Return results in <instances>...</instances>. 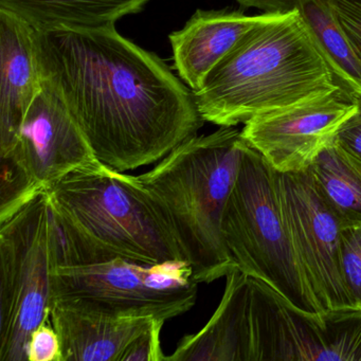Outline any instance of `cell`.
I'll return each mask as SVG.
<instances>
[{
    "mask_svg": "<svg viewBox=\"0 0 361 361\" xmlns=\"http://www.w3.org/2000/svg\"><path fill=\"white\" fill-rule=\"evenodd\" d=\"M242 12L198 10L181 30L171 33L174 68L195 92L206 75L249 29L267 18Z\"/></svg>",
    "mask_w": 361,
    "mask_h": 361,
    "instance_id": "9a60e30c",
    "label": "cell"
},
{
    "mask_svg": "<svg viewBox=\"0 0 361 361\" xmlns=\"http://www.w3.org/2000/svg\"><path fill=\"white\" fill-rule=\"evenodd\" d=\"M299 11L269 14L242 35L194 92L204 122L221 128L318 98L338 87Z\"/></svg>",
    "mask_w": 361,
    "mask_h": 361,
    "instance_id": "7a4b0ae2",
    "label": "cell"
},
{
    "mask_svg": "<svg viewBox=\"0 0 361 361\" xmlns=\"http://www.w3.org/2000/svg\"><path fill=\"white\" fill-rule=\"evenodd\" d=\"M244 8H255L269 14H289L298 11L305 0H236Z\"/></svg>",
    "mask_w": 361,
    "mask_h": 361,
    "instance_id": "cb8c5ba5",
    "label": "cell"
},
{
    "mask_svg": "<svg viewBox=\"0 0 361 361\" xmlns=\"http://www.w3.org/2000/svg\"><path fill=\"white\" fill-rule=\"evenodd\" d=\"M166 321L154 319L149 326L128 346L121 361H168L161 348V331Z\"/></svg>",
    "mask_w": 361,
    "mask_h": 361,
    "instance_id": "44dd1931",
    "label": "cell"
},
{
    "mask_svg": "<svg viewBox=\"0 0 361 361\" xmlns=\"http://www.w3.org/2000/svg\"><path fill=\"white\" fill-rule=\"evenodd\" d=\"M307 171L342 229L361 226V159L334 139Z\"/></svg>",
    "mask_w": 361,
    "mask_h": 361,
    "instance_id": "e0dca14e",
    "label": "cell"
},
{
    "mask_svg": "<svg viewBox=\"0 0 361 361\" xmlns=\"http://www.w3.org/2000/svg\"><path fill=\"white\" fill-rule=\"evenodd\" d=\"M356 107V94L338 86L318 98L252 118L242 135L276 172H303Z\"/></svg>",
    "mask_w": 361,
    "mask_h": 361,
    "instance_id": "30bf717a",
    "label": "cell"
},
{
    "mask_svg": "<svg viewBox=\"0 0 361 361\" xmlns=\"http://www.w3.org/2000/svg\"><path fill=\"white\" fill-rule=\"evenodd\" d=\"M341 259L346 286L361 308V226L342 229Z\"/></svg>",
    "mask_w": 361,
    "mask_h": 361,
    "instance_id": "d6986e66",
    "label": "cell"
},
{
    "mask_svg": "<svg viewBox=\"0 0 361 361\" xmlns=\"http://www.w3.org/2000/svg\"><path fill=\"white\" fill-rule=\"evenodd\" d=\"M54 301L118 317L168 321L195 305L198 283L185 261L149 264L114 259L56 266Z\"/></svg>",
    "mask_w": 361,
    "mask_h": 361,
    "instance_id": "52a82bcc",
    "label": "cell"
},
{
    "mask_svg": "<svg viewBox=\"0 0 361 361\" xmlns=\"http://www.w3.org/2000/svg\"><path fill=\"white\" fill-rule=\"evenodd\" d=\"M42 87L35 29L0 9V156L13 151L25 116Z\"/></svg>",
    "mask_w": 361,
    "mask_h": 361,
    "instance_id": "7c38bea8",
    "label": "cell"
},
{
    "mask_svg": "<svg viewBox=\"0 0 361 361\" xmlns=\"http://www.w3.org/2000/svg\"><path fill=\"white\" fill-rule=\"evenodd\" d=\"M56 266L46 191L0 223V361H28L31 334L50 321Z\"/></svg>",
    "mask_w": 361,
    "mask_h": 361,
    "instance_id": "8992f818",
    "label": "cell"
},
{
    "mask_svg": "<svg viewBox=\"0 0 361 361\" xmlns=\"http://www.w3.org/2000/svg\"><path fill=\"white\" fill-rule=\"evenodd\" d=\"M335 140L361 159V97H357L356 111L340 126Z\"/></svg>",
    "mask_w": 361,
    "mask_h": 361,
    "instance_id": "603a6c76",
    "label": "cell"
},
{
    "mask_svg": "<svg viewBox=\"0 0 361 361\" xmlns=\"http://www.w3.org/2000/svg\"><path fill=\"white\" fill-rule=\"evenodd\" d=\"M35 41L42 79L115 170L159 161L204 124L194 92L115 27L35 29Z\"/></svg>",
    "mask_w": 361,
    "mask_h": 361,
    "instance_id": "6da1fadb",
    "label": "cell"
},
{
    "mask_svg": "<svg viewBox=\"0 0 361 361\" xmlns=\"http://www.w3.org/2000/svg\"><path fill=\"white\" fill-rule=\"evenodd\" d=\"M250 361H361V308L307 312L249 280Z\"/></svg>",
    "mask_w": 361,
    "mask_h": 361,
    "instance_id": "ba28073f",
    "label": "cell"
},
{
    "mask_svg": "<svg viewBox=\"0 0 361 361\" xmlns=\"http://www.w3.org/2000/svg\"><path fill=\"white\" fill-rule=\"evenodd\" d=\"M153 320L92 312L62 301H54L50 312L63 361H121L128 346Z\"/></svg>",
    "mask_w": 361,
    "mask_h": 361,
    "instance_id": "4fadbf2b",
    "label": "cell"
},
{
    "mask_svg": "<svg viewBox=\"0 0 361 361\" xmlns=\"http://www.w3.org/2000/svg\"><path fill=\"white\" fill-rule=\"evenodd\" d=\"M47 195L58 266L118 257L149 264L185 261L137 176L100 161L71 173Z\"/></svg>",
    "mask_w": 361,
    "mask_h": 361,
    "instance_id": "3957f363",
    "label": "cell"
},
{
    "mask_svg": "<svg viewBox=\"0 0 361 361\" xmlns=\"http://www.w3.org/2000/svg\"><path fill=\"white\" fill-rule=\"evenodd\" d=\"M312 39L339 86L361 97V67L323 0H305L299 9Z\"/></svg>",
    "mask_w": 361,
    "mask_h": 361,
    "instance_id": "ac0fdd59",
    "label": "cell"
},
{
    "mask_svg": "<svg viewBox=\"0 0 361 361\" xmlns=\"http://www.w3.org/2000/svg\"><path fill=\"white\" fill-rule=\"evenodd\" d=\"M0 158L22 173L37 195L71 173L100 162L62 99L44 81L13 151Z\"/></svg>",
    "mask_w": 361,
    "mask_h": 361,
    "instance_id": "8fae6325",
    "label": "cell"
},
{
    "mask_svg": "<svg viewBox=\"0 0 361 361\" xmlns=\"http://www.w3.org/2000/svg\"><path fill=\"white\" fill-rule=\"evenodd\" d=\"M149 0H0L35 30H99L111 28L126 16L138 13Z\"/></svg>",
    "mask_w": 361,
    "mask_h": 361,
    "instance_id": "2e32d148",
    "label": "cell"
},
{
    "mask_svg": "<svg viewBox=\"0 0 361 361\" xmlns=\"http://www.w3.org/2000/svg\"><path fill=\"white\" fill-rule=\"evenodd\" d=\"M247 145L233 126L195 135L137 176L198 284L238 269L224 240L221 219Z\"/></svg>",
    "mask_w": 361,
    "mask_h": 361,
    "instance_id": "277c9868",
    "label": "cell"
},
{
    "mask_svg": "<svg viewBox=\"0 0 361 361\" xmlns=\"http://www.w3.org/2000/svg\"><path fill=\"white\" fill-rule=\"evenodd\" d=\"M361 67V0H323Z\"/></svg>",
    "mask_w": 361,
    "mask_h": 361,
    "instance_id": "ffe728a7",
    "label": "cell"
},
{
    "mask_svg": "<svg viewBox=\"0 0 361 361\" xmlns=\"http://www.w3.org/2000/svg\"><path fill=\"white\" fill-rule=\"evenodd\" d=\"M28 361H63L60 337L50 321L39 325L31 334Z\"/></svg>",
    "mask_w": 361,
    "mask_h": 361,
    "instance_id": "7402d4cb",
    "label": "cell"
},
{
    "mask_svg": "<svg viewBox=\"0 0 361 361\" xmlns=\"http://www.w3.org/2000/svg\"><path fill=\"white\" fill-rule=\"evenodd\" d=\"M221 233L240 271L265 283L304 312H323L283 216L278 172L249 145L224 210Z\"/></svg>",
    "mask_w": 361,
    "mask_h": 361,
    "instance_id": "5b68a950",
    "label": "cell"
},
{
    "mask_svg": "<svg viewBox=\"0 0 361 361\" xmlns=\"http://www.w3.org/2000/svg\"><path fill=\"white\" fill-rule=\"evenodd\" d=\"M249 280L238 269L230 272L210 320L197 333L185 336L168 361H250Z\"/></svg>",
    "mask_w": 361,
    "mask_h": 361,
    "instance_id": "5bb4252c",
    "label": "cell"
},
{
    "mask_svg": "<svg viewBox=\"0 0 361 361\" xmlns=\"http://www.w3.org/2000/svg\"><path fill=\"white\" fill-rule=\"evenodd\" d=\"M278 192L295 255L322 310L359 308L344 280L341 226L312 175L278 172Z\"/></svg>",
    "mask_w": 361,
    "mask_h": 361,
    "instance_id": "9c48e42d",
    "label": "cell"
}]
</instances>
